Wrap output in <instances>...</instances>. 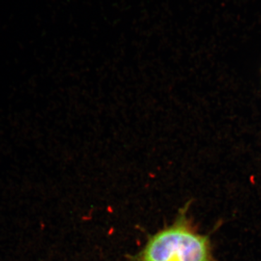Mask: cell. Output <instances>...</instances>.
I'll return each instance as SVG.
<instances>
[{
    "label": "cell",
    "mask_w": 261,
    "mask_h": 261,
    "mask_svg": "<svg viewBox=\"0 0 261 261\" xmlns=\"http://www.w3.org/2000/svg\"><path fill=\"white\" fill-rule=\"evenodd\" d=\"M142 261H210L208 241L185 225H174L150 239Z\"/></svg>",
    "instance_id": "1"
}]
</instances>
